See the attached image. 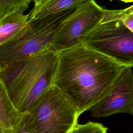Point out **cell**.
I'll return each instance as SVG.
<instances>
[{
	"instance_id": "cell-6",
	"label": "cell",
	"mask_w": 133,
	"mask_h": 133,
	"mask_svg": "<svg viewBox=\"0 0 133 133\" xmlns=\"http://www.w3.org/2000/svg\"><path fill=\"white\" fill-rule=\"evenodd\" d=\"M103 10L95 0L79 5L60 26L49 50L57 52L81 44L83 36L100 21Z\"/></svg>"
},
{
	"instance_id": "cell-1",
	"label": "cell",
	"mask_w": 133,
	"mask_h": 133,
	"mask_svg": "<svg viewBox=\"0 0 133 133\" xmlns=\"http://www.w3.org/2000/svg\"><path fill=\"white\" fill-rule=\"evenodd\" d=\"M57 54L52 85L79 115L105 94L126 66L82 43Z\"/></svg>"
},
{
	"instance_id": "cell-9",
	"label": "cell",
	"mask_w": 133,
	"mask_h": 133,
	"mask_svg": "<svg viewBox=\"0 0 133 133\" xmlns=\"http://www.w3.org/2000/svg\"><path fill=\"white\" fill-rule=\"evenodd\" d=\"M88 0H41L34 4L28 14L29 20L43 18L48 15L77 7Z\"/></svg>"
},
{
	"instance_id": "cell-7",
	"label": "cell",
	"mask_w": 133,
	"mask_h": 133,
	"mask_svg": "<svg viewBox=\"0 0 133 133\" xmlns=\"http://www.w3.org/2000/svg\"><path fill=\"white\" fill-rule=\"evenodd\" d=\"M132 66H126L105 94L88 110L97 118L116 113L133 115Z\"/></svg>"
},
{
	"instance_id": "cell-11",
	"label": "cell",
	"mask_w": 133,
	"mask_h": 133,
	"mask_svg": "<svg viewBox=\"0 0 133 133\" xmlns=\"http://www.w3.org/2000/svg\"><path fill=\"white\" fill-rule=\"evenodd\" d=\"M102 18L108 20L120 21L131 31L133 32V6L120 10L104 9Z\"/></svg>"
},
{
	"instance_id": "cell-8",
	"label": "cell",
	"mask_w": 133,
	"mask_h": 133,
	"mask_svg": "<svg viewBox=\"0 0 133 133\" xmlns=\"http://www.w3.org/2000/svg\"><path fill=\"white\" fill-rule=\"evenodd\" d=\"M25 114L20 112L15 107L0 75V131L17 133Z\"/></svg>"
},
{
	"instance_id": "cell-10",
	"label": "cell",
	"mask_w": 133,
	"mask_h": 133,
	"mask_svg": "<svg viewBox=\"0 0 133 133\" xmlns=\"http://www.w3.org/2000/svg\"><path fill=\"white\" fill-rule=\"evenodd\" d=\"M19 11L11 14L0 21V45L15 39L29 21V15Z\"/></svg>"
},
{
	"instance_id": "cell-5",
	"label": "cell",
	"mask_w": 133,
	"mask_h": 133,
	"mask_svg": "<svg viewBox=\"0 0 133 133\" xmlns=\"http://www.w3.org/2000/svg\"><path fill=\"white\" fill-rule=\"evenodd\" d=\"M81 43L125 66H133V32L120 21L101 17Z\"/></svg>"
},
{
	"instance_id": "cell-15",
	"label": "cell",
	"mask_w": 133,
	"mask_h": 133,
	"mask_svg": "<svg viewBox=\"0 0 133 133\" xmlns=\"http://www.w3.org/2000/svg\"><path fill=\"white\" fill-rule=\"evenodd\" d=\"M120 1H123V2H124L125 3H132L133 2V0H120Z\"/></svg>"
},
{
	"instance_id": "cell-4",
	"label": "cell",
	"mask_w": 133,
	"mask_h": 133,
	"mask_svg": "<svg viewBox=\"0 0 133 133\" xmlns=\"http://www.w3.org/2000/svg\"><path fill=\"white\" fill-rule=\"evenodd\" d=\"M80 115L60 90L52 85L35 102L23 120L32 133H69Z\"/></svg>"
},
{
	"instance_id": "cell-3",
	"label": "cell",
	"mask_w": 133,
	"mask_h": 133,
	"mask_svg": "<svg viewBox=\"0 0 133 133\" xmlns=\"http://www.w3.org/2000/svg\"><path fill=\"white\" fill-rule=\"evenodd\" d=\"M76 8L29 20L15 39L0 45V72L25 59L49 50L60 26Z\"/></svg>"
},
{
	"instance_id": "cell-14",
	"label": "cell",
	"mask_w": 133,
	"mask_h": 133,
	"mask_svg": "<svg viewBox=\"0 0 133 133\" xmlns=\"http://www.w3.org/2000/svg\"><path fill=\"white\" fill-rule=\"evenodd\" d=\"M0 133H2V132L0 131ZM17 133H32L30 130V129L28 128L27 126L26 125V124L23 120V118L21 122V123L20 124L19 128L18 131L17 132Z\"/></svg>"
},
{
	"instance_id": "cell-16",
	"label": "cell",
	"mask_w": 133,
	"mask_h": 133,
	"mask_svg": "<svg viewBox=\"0 0 133 133\" xmlns=\"http://www.w3.org/2000/svg\"><path fill=\"white\" fill-rule=\"evenodd\" d=\"M40 1H41V0H33V1H34V4H37V3H38Z\"/></svg>"
},
{
	"instance_id": "cell-12",
	"label": "cell",
	"mask_w": 133,
	"mask_h": 133,
	"mask_svg": "<svg viewBox=\"0 0 133 133\" xmlns=\"http://www.w3.org/2000/svg\"><path fill=\"white\" fill-rule=\"evenodd\" d=\"M33 0H0V21L19 11H25Z\"/></svg>"
},
{
	"instance_id": "cell-13",
	"label": "cell",
	"mask_w": 133,
	"mask_h": 133,
	"mask_svg": "<svg viewBox=\"0 0 133 133\" xmlns=\"http://www.w3.org/2000/svg\"><path fill=\"white\" fill-rule=\"evenodd\" d=\"M69 133H108V128L100 123L89 121L77 124Z\"/></svg>"
},
{
	"instance_id": "cell-2",
	"label": "cell",
	"mask_w": 133,
	"mask_h": 133,
	"mask_svg": "<svg viewBox=\"0 0 133 133\" xmlns=\"http://www.w3.org/2000/svg\"><path fill=\"white\" fill-rule=\"evenodd\" d=\"M57 52L48 50L35 54L0 72L16 108L23 114L52 85Z\"/></svg>"
}]
</instances>
